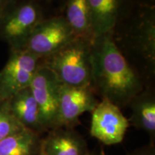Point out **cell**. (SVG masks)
Segmentation results:
<instances>
[{
    "label": "cell",
    "mask_w": 155,
    "mask_h": 155,
    "mask_svg": "<svg viewBox=\"0 0 155 155\" xmlns=\"http://www.w3.org/2000/svg\"><path fill=\"white\" fill-rule=\"evenodd\" d=\"M91 87L120 108L147 88L116 47L111 34L95 38L91 48Z\"/></svg>",
    "instance_id": "6da1fadb"
},
{
    "label": "cell",
    "mask_w": 155,
    "mask_h": 155,
    "mask_svg": "<svg viewBox=\"0 0 155 155\" xmlns=\"http://www.w3.org/2000/svg\"><path fill=\"white\" fill-rule=\"evenodd\" d=\"M116 47L130 65L152 87L155 78V6L136 1L111 32Z\"/></svg>",
    "instance_id": "7a4b0ae2"
},
{
    "label": "cell",
    "mask_w": 155,
    "mask_h": 155,
    "mask_svg": "<svg viewBox=\"0 0 155 155\" xmlns=\"http://www.w3.org/2000/svg\"><path fill=\"white\" fill-rule=\"evenodd\" d=\"M93 42L75 38L41 63L55 73L61 83L71 86L91 87Z\"/></svg>",
    "instance_id": "3957f363"
},
{
    "label": "cell",
    "mask_w": 155,
    "mask_h": 155,
    "mask_svg": "<svg viewBox=\"0 0 155 155\" xmlns=\"http://www.w3.org/2000/svg\"><path fill=\"white\" fill-rule=\"evenodd\" d=\"M43 0H11L0 18V40L9 50H24L30 34L48 17Z\"/></svg>",
    "instance_id": "277c9868"
},
{
    "label": "cell",
    "mask_w": 155,
    "mask_h": 155,
    "mask_svg": "<svg viewBox=\"0 0 155 155\" xmlns=\"http://www.w3.org/2000/svg\"><path fill=\"white\" fill-rule=\"evenodd\" d=\"M75 38L63 15L50 16L35 27L24 50L42 60L56 53Z\"/></svg>",
    "instance_id": "5b68a950"
},
{
    "label": "cell",
    "mask_w": 155,
    "mask_h": 155,
    "mask_svg": "<svg viewBox=\"0 0 155 155\" xmlns=\"http://www.w3.org/2000/svg\"><path fill=\"white\" fill-rule=\"evenodd\" d=\"M41 59L25 50H9L7 63L0 71V101H9L30 86Z\"/></svg>",
    "instance_id": "8992f818"
},
{
    "label": "cell",
    "mask_w": 155,
    "mask_h": 155,
    "mask_svg": "<svg viewBox=\"0 0 155 155\" xmlns=\"http://www.w3.org/2000/svg\"><path fill=\"white\" fill-rule=\"evenodd\" d=\"M90 133L106 145L121 143L129 125L121 108L106 98H101L91 112Z\"/></svg>",
    "instance_id": "52a82bcc"
},
{
    "label": "cell",
    "mask_w": 155,
    "mask_h": 155,
    "mask_svg": "<svg viewBox=\"0 0 155 155\" xmlns=\"http://www.w3.org/2000/svg\"><path fill=\"white\" fill-rule=\"evenodd\" d=\"M98 102L92 87L71 86L61 83L55 129L72 127L78 123L82 114L91 113Z\"/></svg>",
    "instance_id": "ba28073f"
},
{
    "label": "cell",
    "mask_w": 155,
    "mask_h": 155,
    "mask_svg": "<svg viewBox=\"0 0 155 155\" xmlns=\"http://www.w3.org/2000/svg\"><path fill=\"white\" fill-rule=\"evenodd\" d=\"M61 85L55 73L40 63L30 88L38 104L40 120L46 131L55 129Z\"/></svg>",
    "instance_id": "9c48e42d"
},
{
    "label": "cell",
    "mask_w": 155,
    "mask_h": 155,
    "mask_svg": "<svg viewBox=\"0 0 155 155\" xmlns=\"http://www.w3.org/2000/svg\"><path fill=\"white\" fill-rule=\"evenodd\" d=\"M137 0H88L95 38L111 33Z\"/></svg>",
    "instance_id": "30bf717a"
},
{
    "label": "cell",
    "mask_w": 155,
    "mask_h": 155,
    "mask_svg": "<svg viewBox=\"0 0 155 155\" xmlns=\"http://www.w3.org/2000/svg\"><path fill=\"white\" fill-rule=\"evenodd\" d=\"M40 148L48 155H86V143L72 129L56 128L48 131Z\"/></svg>",
    "instance_id": "8fae6325"
},
{
    "label": "cell",
    "mask_w": 155,
    "mask_h": 155,
    "mask_svg": "<svg viewBox=\"0 0 155 155\" xmlns=\"http://www.w3.org/2000/svg\"><path fill=\"white\" fill-rule=\"evenodd\" d=\"M131 110L129 125L144 131L151 138L155 136V96L152 87H147L129 104Z\"/></svg>",
    "instance_id": "7c38bea8"
},
{
    "label": "cell",
    "mask_w": 155,
    "mask_h": 155,
    "mask_svg": "<svg viewBox=\"0 0 155 155\" xmlns=\"http://www.w3.org/2000/svg\"><path fill=\"white\" fill-rule=\"evenodd\" d=\"M9 106L12 114L25 128L38 134L46 131L42 124L38 106L30 87L12 97Z\"/></svg>",
    "instance_id": "4fadbf2b"
},
{
    "label": "cell",
    "mask_w": 155,
    "mask_h": 155,
    "mask_svg": "<svg viewBox=\"0 0 155 155\" xmlns=\"http://www.w3.org/2000/svg\"><path fill=\"white\" fill-rule=\"evenodd\" d=\"M63 16L76 38L94 42L95 37L88 0H66Z\"/></svg>",
    "instance_id": "5bb4252c"
},
{
    "label": "cell",
    "mask_w": 155,
    "mask_h": 155,
    "mask_svg": "<svg viewBox=\"0 0 155 155\" xmlns=\"http://www.w3.org/2000/svg\"><path fill=\"white\" fill-rule=\"evenodd\" d=\"M40 146L39 134L25 128L0 141V155H38Z\"/></svg>",
    "instance_id": "9a60e30c"
},
{
    "label": "cell",
    "mask_w": 155,
    "mask_h": 155,
    "mask_svg": "<svg viewBox=\"0 0 155 155\" xmlns=\"http://www.w3.org/2000/svg\"><path fill=\"white\" fill-rule=\"evenodd\" d=\"M24 129L12 114L9 101H0V141Z\"/></svg>",
    "instance_id": "2e32d148"
},
{
    "label": "cell",
    "mask_w": 155,
    "mask_h": 155,
    "mask_svg": "<svg viewBox=\"0 0 155 155\" xmlns=\"http://www.w3.org/2000/svg\"><path fill=\"white\" fill-rule=\"evenodd\" d=\"M11 0H0V18L3 15L4 12L7 8V5L10 2Z\"/></svg>",
    "instance_id": "e0dca14e"
},
{
    "label": "cell",
    "mask_w": 155,
    "mask_h": 155,
    "mask_svg": "<svg viewBox=\"0 0 155 155\" xmlns=\"http://www.w3.org/2000/svg\"><path fill=\"white\" fill-rule=\"evenodd\" d=\"M135 155H154V153L152 152V150L150 151H142V152L136 154Z\"/></svg>",
    "instance_id": "ac0fdd59"
},
{
    "label": "cell",
    "mask_w": 155,
    "mask_h": 155,
    "mask_svg": "<svg viewBox=\"0 0 155 155\" xmlns=\"http://www.w3.org/2000/svg\"><path fill=\"white\" fill-rule=\"evenodd\" d=\"M38 155H48V154H46L43 151H42V150H41V148H40V152H39V154H38Z\"/></svg>",
    "instance_id": "d6986e66"
},
{
    "label": "cell",
    "mask_w": 155,
    "mask_h": 155,
    "mask_svg": "<svg viewBox=\"0 0 155 155\" xmlns=\"http://www.w3.org/2000/svg\"><path fill=\"white\" fill-rule=\"evenodd\" d=\"M144 2H150V3H154V0H143Z\"/></svg>",
    "instance_id": "ffe728a7"
},
{
    "label": "cell",
    "mask_w": 155,
    "mask_h": 155,
    "mask_svg": "<svg viewBox=\"0 0 155 155\" xmlns=\"http://www.w3.org/2000/svg\"><path fill=\"white\" fill-rule=\"evenodd\" d=\"M86 155H96V154H89V153H88Z\"/></svg>",
    "instance_id": "44dd1931"
}]
</instances>
